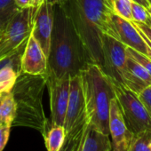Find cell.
Returning <instances> with one entry per match:
<instances>
[{
  "instance_id": "cell-1",
  "label": "cell",
  "mask_w": 151,
  "mask_h": 151,
  "mask_svg": "<svg viewBox=\"0 0 151 151\" xmlns=\"http://www.w3.org/2000/svg\"><path fill=\"white\" fill-rule=\"evenodd\" d=\"M46 77L80 75L91 63L83 41L61 5L53 6V28L47 57Z\"/></svg>"
},
{
  "instance_id": "cell-2",
  "label": "cell",
  "mask_w": 151,
  "mask_h": 151,
  "mask_svg": "<svg viewBox=\"0 0 151 151\" xmlns=\"http://www.w3.org/2000/svg\"><path fill=\"white\" fill-rule=\"evenodd\" d=\"M79 34L91 63L102 65V38H116L108 0H68L61 5Z\"/></svg>"
},
{
  "instance_id": "cell-3",
  "label": "cell",
  "mask_w": 151,
  "mask_h": 151,
  "mask_svg": "<svg viewBox=\"0 0 151 151\" xmlns=\"http://www.w3.org/2000/svg\"><path fill=\"white\" fill-rule=\"evenodd\" d=\"M46 87V75L20 73L12 93L16 104V116L13 126L29 127L44 135L50 122L43 107V95Z\"/></svg>"
},
{
  "instance_id": "cell-4",
  "label": "cell",
  "mask_w": 151,
  "mask_h": 151,
  "mask_svg": "<svg viewBox=\"0 0 151 151\" xmlns=\"http://www.w3.org/2000/svg\"><path fill=\"white\" fill-rule=\"evenodd\" d=\"M80 76L88 124L109 135V107L116 97L112 80L94 63L88 64Z\"/></svg>"
},
{
  "instance_id": "cell-5",
  "label": "cell",
  "mask_w": 151,
  "mask_h": 151,
  "mask_svg": "<svg viewBox=\"0 0 151 151\" xmlns=\"http://www.w3.org/2000/svg\"><path fill=\"white\" fill-rule=\"evenodd\" d=\"M37 7L20 8L0 29V60L25 44L31 33Z\"/></svg>"
},
{
  "instance_id": "cell-6",
  "label": "cell",
  "mask_w": 151,
  "mask_h": 151,
  "mask_svg": "<svg viewBox=\"0 0 151 151\" xmlns=\"http://www.w3.org/2000/svg\"><path fill=\"white\" fill-rule=\"evenodd\" d=\"M116 99L125 124L133 135L151 131V118L137 93L112 80Z\"/></svg>"
},
{
  "instance_id": "cell-7",
  "label": "cell",
  "mask_w": 151,
  "mask_h": 151,
  "mask_svg": "<svg viewBox=\"0 0 151 151\" xmlns=\"http://www.w3.org/2000/svg\"><path fill=\"white\" fill-rule=\"evenodd\" d=\"M88 125L86 102L82 87L81 76L70 77L68 101L64 119L66 135L81 131Z\"/></svg>"
},
{
  "instance_id": "cell-8",
  "label": "cell",
  "mask_w": 151,
  "mask_h": 151,
  "mask_svg": "<svg viewBox=\"0 0 151 151\" xmlns=\"http://www.w3.org/2000/svg\"><path fill=\"white\" fill-rule=\"evenodd\" d=\"M102 65L101 68L108 77L122 85L127 58L126 46L117 38L105 34L102 38Z\"/></svg>"
},
{
  "instance_id": "cell-9",
  "label": "cell",
  "mask_w": 151,
  "mask_h": 151,
  "mask_svg": "<svg viewBox=\"0 0 151 151\" xmlns=\"http://www.w3.org/2000/svg\"><path fill=\"white\" fill-rule=\"evenodd\" d=\"M70 76L62 78L46 77V87L50 98L52 125H63L69 94Z\"/></svg>"
},
{
  "instance_id": "cell-10",
  "label": "cell",
  "mask_w": 151,
  "mask_h": 151,
  "mask_svg": "<svg viewBox=\"0 0 151 151\" xmlns=\"http://www.w3.org/2000/svg\"><path fill=\"white\" fill-rule=\"evenodd\" d=\"M109 131L112 151H127L134 135L125 124L116 97L110 101Z\"/></svg>"
},
{
  "instance_id": "cell-11",
  "label": "cell",
  "mask_w": 151,
  "mask_h": 151,
  "mask_svg": "<svg viewBox=\"0 0 151 151\" xmlns=\"http://www.w3.org/2000/svg\"><path fill=\"white\" fill-rule=\"evenodd\" d=\"M53 28V5L44 0L37 7L31 33L38 41L44 52L48 57Z\"/></svg>"
},
{
  "instance_id": "cell-12",
  "label": "cell",
  "mask_w": 151,
  "mask_h": 151,
  "mask_svg": "<svg viewBox=\"0 0 151 151\" xmlns=\"http://www.w3.org/2000/svg\"><path fill=\"white\" fill-rule=\"evenodd\" d=\"M112 22L115 28L116 38L125 46L151 59V49L147 44L145 38L140 35L135 26L127 20H124L116 14L112 16Z\"/></svg>"
},
{
  "instance_id": "cell-13",
  "label": "cell",
  "mask_w": 151,
  "mask_h": 151,
  "mask_svg": "<svg viewBox=\"0 0 151 151\" xmlns=\"http://www.w3.org/2000/svg\"><path fill=\"white\" fill-rule=\"evenodd\" d=\"M47 56L44 52L38 41L30 33L22 56L21 69L29 75H46Z\"/></svg>"
},
{
  "instance_id": "cell-14",
  "label": "cell",
  "mask_w": 151,
  "mask_h": 151,
  "mask_svg": "<svg viewBox=\"0 0 151 151\" xmlns=\"http://www.w3.org/2000/svg\"><path fill=\"white\" fill-rule=\"evenodd\" d=\"M122 85L139 94L151 86V77L139 63L127 56L123 73Z\"/></svg>"
},
{
  "instance_id": "cell-15",
  "label": "cell",
  "mask_w": 151,
  "mask_h": 151,
  "mask_svg": "<svg viewBox=\"0 0 151 151\" xmlns=\"http://www.w3.org/2000/svg\"><path fill=\"white\" fill-rule=\"evenodd\" d=\"M81 151H112L109 135L88 124L82 137Z\"/></svg>"
},
{
  "instance_id": "cell-16",
  "label": "cell",
  "mask_w": 151,
  "mask_h": 151,
  "mask_svg": "<svg viewBox=\"0 0 151 151\" xmlns=\"http://www.w3.org/2000/svg\"><path fill=\"white\" fill-rule=\"evenodd\" d=\"M16 116V104L12 91L3 93L0 101V125L12 127Z\"/></svg>"
},
{
  "instance_id": "cell-17",
  "label": "cell",
  "mask_w": 151,
  "mask_h": 151,
  "mask_svg": "<svg viewBox=\"0 0 151 151\" xmlns=\"http://www.w3.org/2000/svg\"><path fill=\"white\" fill-rule=\"evenodd\" d=\"M43 137L45 139L47 151H59L66 139V132L64 126L50 124Z\"/></svg>"
},
{
  "instance_id": "cell-18",
  "label": "cell",
  "mask_w": 151,
  "mask_h": 151,
  "mask_svg": "<svg viewBox=\"0 0 151 151\" xmlns=\"http://www.w3.org/2000/svg\"><path fill=\"white\" fill-rule=\"evenodd\" d=\"M19 75L14 68L9 66L0 68V94L12 91Z\"/></svg>"
},
{
  "instance_id": "cell-19",
  "label": "cell",
  "mask_w": 151,
  "mask_h": 151,
  "mask_svg": "<svg viewBox=\"0 0 151 151\" xmlns=\"http://www.w3.org/2000/svg\"><path fill=\"white\" fill-rule=\"evenodd\" d=\"M108 3L114 14L132 22V0H108Z\"/></svg>"
},
{
  "instance_id": "cell-20",
  "label": "cell",
  "mask_w": 151,
  "mask_h": 151,
  "mask_svg": "<svg viewBox=\"0 0 151 151\" xmlns=\"http://www.w3.org/2000/svg\"><path fill=\"white\" fill-rule=\"evenodd\" d=\"M15 0H0V29L19 11Z\"/></svg>"
},
{
  "instance_id": "cell-21",
  "label": "cell",
  "mask_w": 151,
  "mask_h": 151,
  "mask_svg": "<svg viewBox=\"0 0 151 151\" xmlns=\"http://www.w3.org/2000/svg\"><path fill=\"white\" fill-rule=\"evenodd\" d=\"M127 151H151V131L134 135Z\"/></svg>"
},
{
  "instance_id": "cell-22",
  "label": "cell",
  "mask_w": 151,
  "mask_h": 151,
  "mask_svg": "<svg viewBox=\"0 0 151 151\" xmlns=\"http://www.w3.org/2000/svg\"><path fill=\"white\" fill-rule=\"evenodd\" d=\"M132 22L143 23L151 28V15L145 6L132 2Z\"/></svg>"
},
{
  "instance_id": "cell-23",
  "label": "cell",
  "mask_w": 151,
  "mask_h": 151,
  "mask_svg": "<svg viewBox=\"0 0 151 151\" xmlns=\"http://www.w3.org/2000/svg\"><path fill=\"white\" fill-rule=\"evenodd\" d=\"M86 129V128H85L81 131H78V132H73V133L67 134L65 141H64L61 148L59 151H75L79 144V141H80Z\"/></svg>"
},
{
  "instance_id": "cell-24",
  "label": "cell",
  "mask_w": 151,
  "mask_h": 151,
  "mask_svg": "<svg viewBox=\"0 0 151 151\" xmlns=\"http://www.w3.org/2000/svg\"><path fill=\"white\" fill-rule=\"evenodd\" d=\"M126 54H127V56L131 57L132 59L136 60L138 63H139L148 72V74L151 77V59H149L148 57H147V56H145V55H143L127 46H126Z\"/></svg>"
},
{
  "instance_id": "cell-25",
  "label": "cell",
  "mask_w": 151,
  "mask_h": 151,
  "mask_svg": "<svg viewBox=\"0 0 151 151\" xmlns=\"http://www.w3.org/2000/svg\"><path fill=\"white\" fill-rule=\"evenodd\" d=\"M139 100L143 103L145 109H147L150 118H151V86L143 90L140 93L138 94Z\"/></svg>"
},
{
  "instance_id": "cell-26",
  "label": "cell",
  "mask_w": 151,
  "mask_h": 151,
  "mask_svg": "<svg viewBox=\"0 0 151 151\" xmlns=\"http://www.w3.org/2000/svg\"><path fill=\"white\" fill-rule=\"evenodd\" d=\"M11 127L7 125H0V151H3L6 147L9 137Z\"/></svg>"
},
{
  "instance_id": "cell-27",
  "label": "cell",
  "mask_w": 151,
  "mask_h": 151,
  "mask_svg": "<svg viewBox=\"0 0 151 151\" xmlns=\"http://www.w3.org/2000/svg\"><path fill=\"white\" fill-rule=\"evenodd\" d=\"M132 23L139 30V32L141 34V36L151 45V28L146 24L136 22H132Z\"/></svg>"
},
{
  "instance_id": "cell-28",
  "label": "cell",
  "mask_w": 151,
  "mask_h": 151,
  "mask_svg": "<svg viewBox=\"0 0 151 151\" xmlns=\"http://www.w3.org/2000/svg\"><path fill=\"white\" fill-rule=\"evenodd\" d=\"M44 0H15V3L19 8L38 7Z\"/></svg>"
},
{
  "instance_id": "cell-29",
  "label": "cell",
  "mask_w": 151,
  "mask_h": 151,
  "mask_svg": "<svg viewBox=\"0 0 151 151\" xmlns=\"http://www.w3.org/2000/svg\"><path fill=\"white\" fill-rule=\"evenodd\" d=\"M132 2H134V3H137V4H139L143 6H145L146 8H147L151 4L147 1V0H132Z\"/></svg>"
},
{
  "instance_id": "cell-30",
  "label": "cell",
  "mask_w": 151,
  "mask_h": 151,
  "mask_svg": "<svg viewBox=\"0 0 151 151\" xmlns=\"http://www.w3.org/2000/svg\"><path fill=\"white\" fill-rule=\"evenodd\" d=\"M47 1L54 6V5H63L67 1H68V0H47Z\"/></svg>"
},
{
  "instance_id": "cell-31",
  "label": "cell",
  "mask_w": 151,
  "mask_h": 151,
  "mask_svg": "<svg viewBox=\"0 0 151 151\" xmlns=\"http://www.w3.org/2000/svg\"><path fill=\"white\" fill-rule=\"evenodd\" d=\"M147 9L148 13H149V14H150V15H151V5H150V6H148V7H147Z\"/></svg>"
},
{
  "instance_id": "cell-32",
  "label": "cell",
  "mask_w": 151,
  "mask_h": 151,
  "mask_svg": "<svg viewBox=\"0 0 151 151\" xmlns=\"http://www.w3.org/2000/svg\"><path fill=\"white\" fill-rule=\"evenodd\" d=\"M1 97H2V94H0V101H1Z\"/></svg>"
},
{
  "instance_id": "cell-33",
  "label": "cell",
  "mask_w": 151,
  "mask_h": 151,
  "mask_svg": "<svg viewBox=\"0 0 151 151\" xmlns=\"http://www.w3.org/2000/svg\"><path fill=\"white\" fill-rule=\"evenodd\" d=\"M147 1H148V2H149L150 4H151V0H147Z\"/></svg>"
},
{
  "instance_id": "cell-34",
  "label": "cell",
  "mask_w": 151,
  "mask_h": 151,
  "mask_svg": "<svg viewBox=\"0 0 151 151\" xmlns=\"http://www.w3.org/2000/svg\"><path fill=\"white\" fill-rule=\"evenodd\" d=\"M77 150H78V147H77V149H76V150H75V151H77Z\"/></svg>"
}]
</instances>
